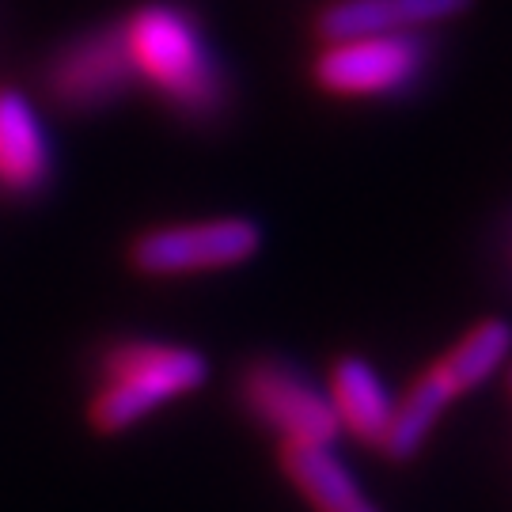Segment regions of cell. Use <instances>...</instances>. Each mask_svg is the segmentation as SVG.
I'll use <instances>...</instances> for the list:
<instances>
[{
	"mask_svg": "<svg viewBox=\"0 0 512 512\" xmlns=\"http://www.w3.org/2000/svg\"><path fill=\"white\" fill-rule=\"evenodd\" d=\"M133 80L148 84L164 103L190 118L224 107V76L202 27L175 4H145L118 27Z\"/></svg>",
	"mask_w": 512,
	"mask_h": 512,
	"instance_id": "obj_1",
	"label": "cell"
},
{
	"mask_svg": "<svg viewBox=\"0 0 512 512\" xmlns=\"http://www.w3.org/2000/svg\"><path fill=\"white\" fill-rule=\"evenodd\" d=\"M209 380L205 353L179 342L129 338L103 353L99 384L88 399V425L99 437H118L160 406L183 399Z\"/></svg>",
	"mask_w": 512,
	"mask_h": 512,
	"instance_id": "obj_2",
	"label": "cell"
},
{
	"mask_svg": "<svg viewBox=\"0 0 512 512\" xmlns=\"http://www.w3.org/2000/svg\"><path fill=\"white\" fill-rule=\"evenodd\" d=\"M262 251V228L251 217H209L160 224L129 243V270L141 277H190L236 270Z\"/></svg>",
	"mask_w": 512,
	"mask_h": 512,
	"instance_id": "obj_3",
	"label": "cell"
},
{
	"mask_svg": "<svg viewBox=\"0 0 512 512\" xmlns=\"http://www.w3.org/2000/svg\"><path fill=\"white\" fill-rule=\"evenodd\" d=\"M236 395L239 406L262 429H270L281 448H311L338 440L327 391L281 357L247 361L236 380Z\"/></svg>",
	"mask_w": 512,
	"mask_h": 512,
	"instance_id": "obj_4",
	"label": "cell"
},
{
	"mask_svg": "<svg viewBox=\"0 0 512 512\" xmlns=\"http://www.w3.org/2000/svg\"><path fill=\"white\" fill-rule=\"evenodd\" d=\"M429 65L421 35H357L327 42L311 61V80L334 99H387L406 92Z\"/></svg>",
	"mask_w": 512,
	"mask_h": 512,
	"instance_id": "obj_5",
	"label": "cell"
},
{
	"mask_svg": "<svg viewBox=\"0 0 512 512\" xmlns=\"http://www.w3.org/2000/svg\"><path fill=\"white\" fill-rule=\"evenodd\" d=\"M133 84L126 46L118 27L92 31L69 42L46 69V92L65 110H95L114 103Z\"/></svg>",
	"mask_w": 512,
	"mask_h": 512,
	"instance_id": "obj_6",
	"label": "cell"
},
{
	"mask_svg": "<svg viewBox=\"0 0 512 512\" xmlns=\"http://www.w3.org/2000/svg\"><path fill=\"white\" fill-rule=\"evenodd\" d=\"M471 0H334L315 19V35L323 42L357 35H421L459 19Z\"/></svg>",
	"mask_w": 512,
	"mask_h": 512,
	"instance_id": "obj_7",
	"label": "cell"
},
{
	"mask_svg": "<svg viewBox=\"0 0 512 512\" xmlns=\"http://www.w3.org/2000/svg\"><path fill=\"white\" fill-rule=\"evenodd\" d=\"M327 403L338 425V437L346 433L365 448L384 444V433L391 425V410H395V395L384 384V376L376 372L372 361L357 357V353H342L327 372Z\"/></svg>",
	"mask_w": 512,
	"mask_h": 512,
	"instance_id": "obj_8",
	"label": "cell"
},
{
	"mask_svg": "<svg viewBox=\"0 0 512 512\" xmlns=\"http://www.w3.org/2000/svg\"><path fill=\"white\" fill-rule=\"evenodd\" d=\"M54 175V148L35 103L16 88H0V194L31 198Z\"/></svg>",
	"mask_w": 512,
	"mask_h": 512,
	"instance_id": "obj_9",
	"label": "cell"
},
{
	"mask_svg": "<svg viewBox=\"0 0 512 512\" xmlns=\"http://www.w3.org/2000/svg\"><path fill=\"white\" fill-rule=\"evenodd\" d=\"M512 357V323L509 319H482L467 334H459L452 349H444L421 376L437 387L448 403L494 380Z\"/></svg>",
	"mask_w": 512,
	"mask_h": 512,
	"instance_id": "obj_10",
	"label": "cell"
},
{
	"mask_svg": "<svg viewBox=\"0 0 512 512\" xmlns=\"http://www.w3.org/2000/svg\"><path fill=\"white\" fill-rule=\"evenodd\" d=\"M281 471L315 512H380L368 501L365 486L349 471L334 444L277 448Z\"/></svg>",
	"mask_w": 512,
	"mask_h": 512,
	"instance_id": "obj_11",
	"label": "cell"
},
{
	"mask_svg": "<svg viewBox=\"0 0 512 512\" xmlns=\"http://www.w3.org/2000/svg\"><path fill=\"white\" fill-rule=\"evenodd\" d=\"M509 391H512V376H509Z\"/></svg>",
	"mask_w": 512,
	"mask_h": 512,
	"instance_id": "obj_12",
	"label": "cell"
}]
</instances>
